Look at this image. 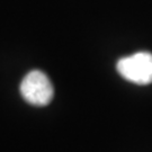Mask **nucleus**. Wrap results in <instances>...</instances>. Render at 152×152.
<instances>
[{
	"instance_id": "2",
	"label": "nucleus",
	"mask_w": 152,
	"mask_h": 152,
	"mask_svg": "<svg viewBox=\"0 0 152 152\" xmlns=\"http://www.w3.org/2000/svg\"><path fill=\"white\" fill-rule=\"evenodd\" d=\"M117 71L125 80L136 85L152 83V54L139 52L121 59L117 62Z\"/></svg>"
},
{
	"instance_id": "1",
	"label": "nucleus",
	"mask_w": 152,
	"mask_h": 152,
	"mask_svg": "<svg viewBox=\"0 0 152 152\" xmlns=\"http://www.w3.org/2000/svg\"><path fill=\"white\" fill-rule=\"evenodd\" d=\"M23 98L34 106H46L54 96V89L48 76L42 71H31L20 83Z\"/></svg>"
}]
</instances>
